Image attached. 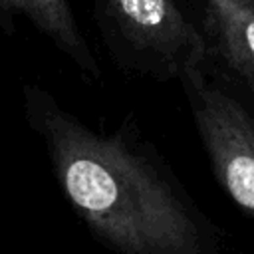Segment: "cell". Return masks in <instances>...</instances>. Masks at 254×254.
Wrapping results in <instances>:
<instances>
[{
	"mask_svg": "<svg viewBox=\"0 0 254 254\" xmlns=\"http://www.w3.org/2000/svg\"><path fill=\"white\" fill-rule=\"evenodd\" d=\"M24 121L54 183L91 238L111 254H222L224 230L129 113L93 129L38 83L22 87Z\"/></svg>",
	"mask_w": 254,
	"mask_h": 254,
	"instance_id": "1",
	"label": "cell"
},
{
	"mask_svg": "<svg viewBox=\"0 0 254 254\" xmlns=\"http://www.w3.org/2000/svg\"><path fill=\"white\" fill-rule=\"evenodd\" d=\"M99 30L123 69L159 81L181 79L208 62L204 32L173 0H93Z\"/></svg>",
	"mask_w": 254,
	"mask_h": 254,
	"instance_id": "2",
	"label": "cell"
},
{
	"mask_svg": "<svg viewBox=\"0 0 254 254\" xmlns=\"http://www.w3.org/2000/svg\"><path fill=\"white\" fill-rule=\"evenodd\" d=\"M204 65L189 67L179 79L189 113L214 181L254 218V105L210 77Z\"/></svg>",
	"mask_w": 254,
	"mask_h": 254,
	"instance_id": "3",
	"label": "cell"
},
{
	"mask_svg": "<svg viewBox=\"0 0 254 254\" xmlns=\"http://www.w3.org/2000/svg\"><path fill=\"white\" fill-rule=\"evenodd\" d=\"M208 60L224 69L254 97V0H202Z\"/></svg>",
	"mask_w": 254,
	"mask_h": 254,
	"instance_id": "4",
	"label": "cell"
},
{
	"mask_svg": "<svg viewBox=\"0 0 254 254\" xmlns=\"http://www.w3.org/2000/svg\"><path fill=\"white\" fill-rule=\"evenodd\" d=\"M16 18H24L46 36L87 79L101 77L97 58L79 30L69 0H0V26L12 32Z\"/></svg>",
	"mask_w": 254,
	"mask_h": 254,
	"instance_id": "5",
	"label": "cell"
}]
</instances>
